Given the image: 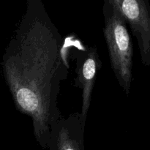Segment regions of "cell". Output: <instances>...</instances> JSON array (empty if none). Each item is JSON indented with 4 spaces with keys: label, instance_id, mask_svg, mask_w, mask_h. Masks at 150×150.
I'll list each match as a JSON object with an SVG mask.
<instances>
[{
    "label": "cell",
    "instance_id": "cell-1",
    "mask_svg": "<svg viewBox=\"0 0 150 150\" xmlns=\"http://www.w3.org/2000/svg\"><path fill=\"white\" fill-rule=\"evenodd\" d=\"M63 40L40 0H29L3 58V71L15 105L32 118L34 136L47 148L50 127L62 115L61 83L69 66Z\"/></svg>",
    "mask_w": 150,
    "mask_h": 150
},
{
    "label": "cell",
    "instance_id": "cell-4",
    "mask_svg": "<svg viewBox=\"0 0 150 150\" xmlns=\"http://www.w3.org/2000/svg\"><path fill=\"white\" fill-rule=\"evenodd\" d=\"M85 127L80 113L67 117L61 115L50 127L47 147L50 150H83Z\"/></svg>",
    "mask_w": 150,
    "mask_h": 150
},
{
    "label": "cell",
    "instance_id": "cell-5",
    "mask_svg": "<svg viewBox=\"0 0 150 150\" xmlns=\"http://www.w3.org/2000/svg\"><path fill=\"white\" fill-rule=\"evenodd\" d=\"M100 66L99 54L95 47L81 50V53L76 57V86L82 92V105L80 114L84 124H86L88 110L90 105L95 76Z\"/></svg>",
    "mask_w": 150,
    "mask_h": 150
},
{
    "label": "cell",
    "instance_id": "cell-3",
    "mask_svg": "<svg viewBox=\"0 0 150 150\" xmlns=\"http://www.w3.org/2000/svg\"><path fill=\"white\" fill-rule=\"evenodd\" d=\"M137 40L142 64L150 66V4L146 0H114Z\"/></svg>",
    "mask_w": 150,
    "mask_h": 150
},
{
    "label": "cell",
    "instance_id": "cell-2",
    "mask_svg": "<svg viewBox=\"0 0 150 150\" xmlns=\"http://www.w3.org/2000/svg\"><path fill=\"white\" fill-rule=\"evenodd\" d=\"M103 34L115 77L127 95L133 79V44L127 23L114 0H106L103 5Z\"/></svg>",
    "mask_w": 150,
    "mask_h": 150
}]
</instances>
